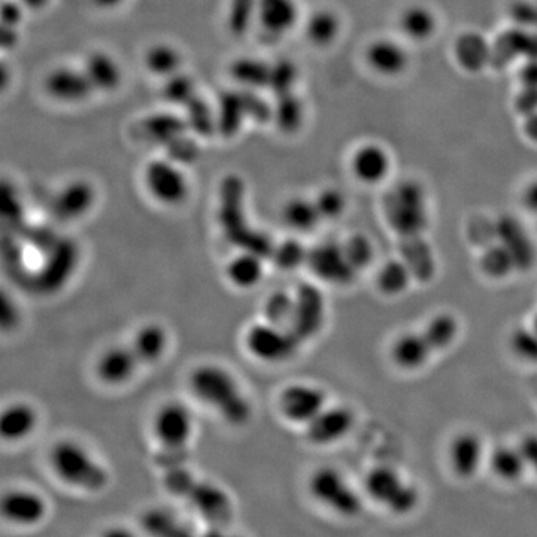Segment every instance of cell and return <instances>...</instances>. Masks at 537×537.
Wrapping results in <instances>:
<instances>
[{"label":"cell","mask_w":537,"mask_h":537,"mask_svg":"<svg viewBox=\"0 0 537 537\" xmlns=\"http://www.w3.org/2000/svg\"><path fill=\"white\" fill-rule=\"evenodd\" d=\"M191 393L224 423L244 427L253 418V405L238 378L220 364L197 366L188 379Z\"/></svg>","instance_id":"6da1fadb"},{"label":"cell","mask_w":537,"mask_h":537,"mask_svg":"<svg viewBox=\"0 0 537 537\" xmlns=\"http://www.w3.org/2000/svg\"><path fill=\"white\" fill-rule=\"evenodd\" d=\"M385 223L399 239L426 235L430 227V202L423 182L414 178L397 181L382 199Z\"/></svg>","instance_id":"7a4b0ae2"},{"label":"cell","mask_w":537,"mask_h":537,"mask_svg":"<svg viewBox=\"0 0 537 537\" xmlns=\"http://www.w3.org/2000/svg\"><path fill=\"white\" fill-rule=\"evenodd\" d=\"M50 466L60 481L86 493H99L109 484L106 467L80 442L63 439L50 451Z\"/></svg>","instance_id":"3957f363"},{"label":"cell","mask_w":537,"mask_h":537,"mask_svg":"<svg viewBox=\"0 0 537 537\" xmlns=\"http://www.w3.org/2000/svg\"><path fill=\"white\" fill-rule=\"evenodd\" d=\"M364 496L390 514L406 517L421 503V490L393 466H376L364 476Z\"/></svg>","instance_id":"277c9868"},{"label":"cell","mask_w":537,"mask_h":537,"mask_svg":"<svg viewBox=\"0 0 537 537\" xmlns=\"http://www.w3.org/2000/svg\"><path fill=\"white\" fill-rule=\"evenodd\" d=\"M308 491L315 502L338 517L351 520L363 512V494L336 467L323 466L314 470L308 479Z\"/></svg>","instance_id":"5b68a950"},{"label":"cell","mask_w":537,"mask_h":537,"mask_svg":"<svg viewBox=\"0 0 537 537\" xmlns=\"http://www.w3.org/2000/svg\"><path fill=\"white\" fill-rule=\"evenodd\" d=\"M244 344L245 350L254 360L281 364L296 357L303 342L288 327L273 326L263 320L248 327Z\"/></svg>","instance_id":"8992f818"},{"label":"cell","mask_w":537,"mask_h":537,"mask_svg":"<svg viewBox=\"0 0 537 537\" xmlns=\"http://www.w3.org/2000/svg\"><path fill=\"white\" fill-rule=\"evenodd\" d=\"M218 133L233 138L247 120H272V106L260 99L254 91H227L221 94L217 106Z\"/></svg>","instance_id":"52a82bcc"},{"label":"cell","mask_w":537,"mask_h":537,"mask_svg":"<svg viewBox=\"0 0 537 537\" xmlns=\"http://www.w3.org/2000/svg\"><path fill=\"white\" fill-rule=\"evenodd\" d=\"M144 185L154 202L168 208L182 205L190 196V179L182 166L169 157L147 163Z\"/></svg>","instance_id":"ba28073f"},{"label":"cell","mask_w":537,"mask_h":537,"mask_svg":"<svg viewBox=\"0 0 537 537\" xmlns=\"http://www.w3.org/2000/svg\"><path fill=\"white\" fill-rule=\"evenodd\" d=\"M153 435L163 451L184 454L194 435L193 412L184 403H165L154 415Z\"/></svg>","instance_id":"9c48e42d"},{"label":"cell","mask_w":537,"mask_h":537,"mask_svg":"<svg viewBox=\"0 0 537 537\" xmlns=\"http://www.w3.org/2000/svg\"><path fill=\"white\" fill-rule=\"evenodd\" d=\"M327 405L329 396L326 390L311 382H294L278 396L279 414L294 426H308Z\"/></svg>","instance_id":"30bf717a"},{"label":"cell","mask_w":537,"mask_h":537,"mask_svg":"<svg viewBox=\"0 0 537 537\" xmlns=\"http://www.w3.org/2000/svg\"><path fill=\"white\" fill-rule=\"evenodd\" d=\"M327 320V300L321 288L302 284L294 291V312L290 329L300 341L317 338L323 332Z\"/></svg>","instance_id":"8fae6325"},{"label":"cell","mask_w":537,"mask_h":537,"mask_svg":"<svg viewBox=\"0 0 537 537\" xmlns=\"http://www.w3.org/2000/svg\"><path fill=\"white\" fill-rule=\"evenodd\" d=\"M356 412L347 405H327L305 429L306 441L315 447H330L347 438L356 426Z\"/></svg>","instance_id":"7c38bea8"},{"label":"cell","mask_w":537,"mask_h":537,"mask_svg":"<svg viewBox=\"0 0 537 537\" xmlns=\"http://www.w3.org/2000/svg\"><path fill=\"white\" fill-rule=\"evenodd\" d=\"M496 241L500 242L514 259L517 272H530L537 263V245L529 229L520 218L502 214L494 218Z\"/></svg>","instance_id":"4fadbf2b"},{"label":"cell","mask_w":537,"mask_h":537,"mask_svg":"<svg viewBox=\"0 0 537 537\" xmlns=\"http://www.w3.org/2000/svg\"><path fill=\"white\" fill-rule=\"evenodd\" d=\"M311 272L327 284L345 285L356 281L358 272L348 262L342 242H323L309 248L308 263Z\"/></svg>","instance_id":"5bb4252c"},{"label":"cell","mask_w":537,"mask_h":537,"mask_svg":"<svg viewBox=\"0 0 537 537\" xmlns=\"http://www.w3.org/2000/svg\"><path fill=\"white\" fill-rule=\"evenodd\" d=\"M45 93L62 105H80L96 93L83 68L59 66L48 72L44 81Z\"/></svg>","instance_id":"9a60e30c"},{"label":"cell","mask_w":537,"mask_h":537,"mask_svg":"<svg viewBox=\"0 0 537 537\" xmlns=\"http://www.w3.org/2000/svg\"><path fill=\"white\" fill-rule=\"evenodd\" d=\"M97 191L90 181L83 178L72 179L66 182L54 194L51 209L57 220L71 223L87 217L96 205Z\"/></svg>","instance_id":"2e32d148"},{"label":"cell","mask_w":537,"mask_h":537,"mask_svg":"<svg viewBox=\"0 0 537 537\" xmlns=\"http://www.w3.org/2000/svg\"><path fill=\"white\" fill-rule=\"evenodd\" d=\"M449 469L457 478L472 479L487 461L484 439L475 432H460L447 449Z\"/></svg>","instance_id":"e0dca14e"},{"label":"cell","mask_w":537,"mask_h":537,"mask_svg":"<svg viewBox=\"0 0 537 537\" xmlns=\"http://www.w3.org/2000/svg\"><path fill=\"white\" fill-rule=\"evenodd\" d=\"M47 512V500L38 491L29 488H14L2 499L3 518L14 526H36L44 521Z\"/></svg>","instance_id":"ac0fdd59"},{"label":"cell","mask_w":537,"mask_h":537,"mask_svg":"<svg viewBox=\"0 0 537 537\" xmlns=\"http://www.w3.org/2000/svg\"><path fill=\"white\" fill-rule=\"evenodd\" d=\"M141 367L135 351L129 345L106 348L96 361V376L108 387H121L135 378Z\"/></svg>","instance_id":"d6986e66"},{"label":"cell","mask_w":537,"mask_h":537,"mask_svg":"<svg viewBox=\"0 0 537 537\" xmlns=\"http://www.w3.org/2000/svg\"><path fill=\"white\" fill-rule=\"evenodd\" d=\"M393 166L387 148L376 142H366L356 148L350 160L354 178L364 185H378L388 178Z\"/></svg>","instance_id":"ffe728a7"},{"label":"cell","mask_w":537,"mask_h":537,"mask_svg":"<svg viewBox=\"0 0 537 537\" xmlns=\"http://www.w3.org/2000/svg\"><path fill=\"white\" fill-rule=\"evenodd\" d=\"M435 351L427 342L423 332L408 330L400 333L390 345V358L402 372H418L430 363Z\"/></svg>","instance_id":"44dd1931"},{"label":"cell","mask_w":537,"mask_h":537,"mask_svg":"<svg viewBox=\"0 0 537 537\" xmlns=\"http://www.w3.org/2000/svg\"><path fill=\"white\" fill-rule=\"evenodd\" d=\"M399 257L421 284L432 282L438 275V254L426 235L399 239Z\"/></svg>","instance_id":"7402d4cb"},{"label":"cell","mask_w":537,"mask_h":537,"mask_svg":"<svg viewBox=\"0 0 537 537\" xmlns=\"http://www.w3.org/2000/svg\"><path fill=\"white\" fill-rule=\"evenodd\" d=\"M297 0H257V26L276 39L290 33L299 23Z\"/></svg>","instance_id":"603a6c76"},{"label":"cell","mask_w":537,"mask_h":537,"mask_svg":"<svg viewBox=\"0 0 537 537\" xmlns=\"http://www.w3.org/2000/svg\"><path fill=\"white\" fill-rule=\"evenodd\" d=\"M367 66L375 74L385 78H396L405 74L409 66V54L402 44L393 39H375L364 53Z\"/></svg>","instance_id":"cb8c5ba5"},{"label":"cell","mask_w":537,"mask_h":537,"mask_svg":"<svg viewBox=\"0 0 537 537\" xmlns=\"http://www.w3.org/2000/svg\"><path fill=\"white\" fill-rule=\"evenodd\" d=\"M83 69L96 93H114L123 83V69L120 62L106 51H91Z\"/></svg>","instance_id":"d4e9b609"},{"label":"cell","mask_w":537,"mask_h":537,"mask_svg":"<svg viewBox=\"0 0 537 537\" xmlns=\"http://www.w3.org/2000/svg\"><path fill=\"white\" fill-rule=\"evenodd\" d=\"M169 332L163 324L147 323L136 330L130 347L135 351L141 366H153L166 356L169 350Z\"/></svg>","instance_id":"484cf974"},{"label":"cell","mask_w":537,"mask_h":537,"mask_svg":"<svg viewBox=\"0 0 537 537\" xmlns=\"http://www.w3.org/2000/svg\"><path fill=\"white\" fill-rule=\"evenodd\" d=\"M224 275L238 290H253L265 278V257L254 251L242 250L227 262Z\"/></svg>","instance_id":"4316f807"},{"label":"cell","mask_w":537,"mask_h":537,"mask_svg":"<svg viewBox=\"0 0 537 537\" xmlns=\"http://www.w3.org/2000/svg\"><path fill=\"white\" fill-rule=\"evenodd\" d=\"M38 412L30 403L14 402L3 409L0 433L8 442H20L33 435L38 427Z\"/></svg>","instance_id":"83f0119b"},{"label":"cell","mask_w":537,"mask_h":537,"mask_svg":"<svg viewBox=\"0 0 537 537\" xmlns=\"http://www.w3.org/2000/svg\"><path fill=\"white\" fill-rule=\"evenodd\" d=\"M438 17L426 5L414 3L406 6L399 17L400 32L412 42H426L435 36L438 30Z\"/></svg>","instance_id":"f1b7e54d"},{"label":"cell","mask_w":537,"mask_h":537,"mask_svg":"<svg viewBox=\"0 0 537 537\" xmlns=\"http://www.w3.org/2000/svg\"><path fill=\"white\" fill-rule=\"evenodd\" d=\"M421 332L435 354L445 353L457 344L461 335V323L452 312H436L426 321Z\"/></svg>","instance_id":"f546056e"},{"label":"cell","mask_w":537,"mask_h":537,"mask_svg":"<svg viewBox=\"0 0 537 537\" xmlns=\"http://www.w3.org/2000/svg\"><path fill=\"white\" fill-rule=\"evenodd\" d=\"M281 217L288 229L300 235L314 232L323 223L315 200L305 196L290 197L282 206Z\"/></svg>","instance_id":"4dcf8cb0"},{"label":"cell","mask_w":537,"mask_h":537,"mask_svg":"<svg viewBox=\"0 0 537 537\" xmlns=\"http://www.w3.org/2000/svg\"><path fill=\"white\" fill-rule=\"evenodd\" d=\"M487 463L494 476L500 481L508 482V484L521 481L529 470L520 445L518 447L499 445L488 454Z\"/></svg>","instance_id":"1f68e13d"},{"label":"cell","mask_w":537,"mask_h":537,"mask_svg":"<svg viewBox=\"0 0 537 537\" xmlns=\"http://www.w3.org/2000/svg\"><path fill=\"white\" fill-rule=\"evenodd\" d=\"M412 282H415V279L411 269L400 257L385 260L375 276L376 290L388 299H396L408 293Z\"/></svg>","instance_id":"d6a6232c"},{"label":"cell","mask_w":537,"mask_h":537,"mask_svg":"<svg viewBox=\"0 0 537 537\" xmlns=\"http://www.w3.org/2000/svg\"><path fill=\"white\" fill-rule=\"evenodd\" d=\"M342 21L338 12L329 8L315 9L305 21L306 39L314 47L327 48L341 35Z\"/></svg>","instance_id":"836d02e7"},{"label":"cell","mask_w":537,"mask_h":537,"mask_svg":"<svg viewBox=\"0 0 537 537\" xmlns=\"http://www.w3.org/2000/svg\"><path fill=\"white\" fill-rule=\"evenodd\" d=\"M141 130L148 141L169 147L172 142L184 136L188 127L185 118L178 117L172 112H157L142 121Z\"/></svg>","instance_id":"e575fe53"},{"label":"cell","mask_w":537,"mask_h":537,"mask_svg":"<svg viewBox=\"0 0 537 537\" xmlns=\"http://www.w3.org/2000/svg\"><path fill=\"white\" fill-rule=\"evenodd\" d=\"M229 71L233 81L244 90L268 89L270 63L259 57H239Z\"/></svg>","instance_id":"d590c367"},{"label":"cell","mask_w":537,"mask_h":537,"mask_svg":"<svg viewBox=\"0 0 537 537\" xmlns=\"http://www.w3.org/2000/svg\"><path fill=\"white\" fill-rule=\"evenodd\" d=\"M272 108V120L282 133L293 135L299 132L305 124V103L302 97L297 96L296 91L276 96V102Z\"/></svg>","instance_id":"8d00e7d4"},{"label":"cell","mask_w":537,"mask_h":537,"mask_svg":"<svg viewBox=\"0 0 537 537\" xmlns=\"http://www.w3.org/2000/svg\"><path fill=\"white\" fill-rule=\"evenodd\" d=\"M478 266L484 276L496 282L506 281L517 273L511 253L497 241L479 250Z\"/></svg>","instance_id":"74e56055"},{"label":"cell","mask_w":537,"mask_h":537,"mask_svg":"<svg viewBox=\"0 0 537 537\" xmlns=\"http://www.w3.org/2000/svg\"><path fill=\"white\" fill-rule=\"evenodd\" d=\"M144 65L150 74L168 80L182 71L181 51L168 42H156L145 51Z\"/></svg>","instance_id":"f35d334b"},{"label":"cell","mask_w":537,"mask_h":537,"mask_svg":"<svg viewBox=\"0 0 537 537\" xmlns=\"http://www.w3.org/2000/svg\"><path fill=\"white\" fill-rule=\"evenodd\" d=\"M457 62L467 71H479L491 60L488 42L476 33H464L455 42Z\"/></svg>","instance_id":"ab89813d"},{"label":"cell","mask_w":537,"mask_h":537,"mask_svg":"<svg viewBox=\"0 0 537 537\" xmlns=\"http://www.w3.org/2000/svg\"><path fill=\"white\" fill-rule=\"evenodd\" d=\"M188 130L199 138H209L218 133L217 108L197 94L184 106Z\"/></svg>","instance_id":"60d3db41"},{"label":"cell","mask_w":537,"mask_h":537,"mask_svg":"<svg viewBox=\"0 0 537 537\" xmlns=\"http://www.w3.org/2000/svg\"><path fill=\"white\" fill-rule=\"evenodd\" d=\"M188 497L194 500L202 514L211 515L215 520L230 514V500L221 488L208 482H196Z\"/></svg>","instance_id":"b9f144b4"},{"label":"cell","mask_w":537,"mask_h":537,"mask_svg":"<svg viewBox=\"0 0 537 537\" xmlns=\"http://www.w3.org/2000/svg\"><path fill=\"white\" fill-rule=\"evenodd\" d=\"M294 312V293L285 290L272 291L263 303V320L273 326L288 327Z\"/></svg>","instance_id":"7bdbcfd3"},{"label":"cell","mask_w":537,"mask_h":537,"mask_svg":"<svg viewBox=\"0 0 537 537\" xmlns=\"http://www.w3.org/2000/svg\"><path fill=\"white\" fill-rule=\"evenodd\" d=\"M226 23L232 35H247L257 24V0H229Z\"/></svg>","instance_id":"ee69618b"},{"label":"cell","mask_w":537,"mask_h":537,"mask_svg":"<svg viewBox=\"0 0 537 537\" xmlns=\"http://www.w3.org/2000/svg\"><path fill=\"white\" fill-rule=\"evenodd\" d=\"M345 256L358 273L369 268L375 262L376 248L372 238L364 233H354L342 242Z\"/></svg>","instance_id":"f6af8a7d"},{"label":"cell","mask_w":537,"mask_h":537,"mask_svg":"<svg viewBox=\"0 0 537 537\" xmlns=\"http://www.w3.org/2000/svg\"><path fill=\"white\" fill-rule=\"evenodd\" d=\"M299 68L290 59H278L270 63L268 89L276 96L293 93L299 83Z\"/></svg>","instance_id":"bcb514c9"},{"label":"cell","mask_w":537,"mask_h":537,"mask_svg":"<svg viewBox=\"0 0 537 537\" xmlns=\"http://www.w3.org/2000/svg\"><path fill=\"white\" fill-rule=\"evenodd\" d=\"M323 221H336L344 217L348 208L347 194L336 187H326L314 197Z\"/></svg>","instance_id":"7dc6e473"},{"label":"cell","mask_w":537,"mask_h":537,"mask_svg":"<svg viewBox=\"0 0 537 537\" xmlns=\"http://www.w3.org/2000/svg\"><path fill=\"white\" fill-rule=\"evenodd\" d=\"M309 250L299 239H287L273 247L272 259L284 270H294L308 263Z\"/></svg>","instance_id":"c3c4849f"},{"label":"cell","mask_w":537,"mask_h":537,"mask_svg":"<svg viewBox=\"0 0 537 537\" xmlns=\"http://www.w3.org/2000/svg\"><path fill=\"white\" fill-rule=\"evenodd\" d=\"M163 96L172 105H178L184 108L185 105H188L197 96L196 81L190 75L185 74V72H178L174 77L165 80Z\"/></svg>","instance_id":"681fc988"},{"label":"cell","mask_w":537,"mask_h":537,"mask_svg":"<svg viewBox=\"0 0 537 537\" xmlns=\"http://www.w3.org/2000/svg\"><path fill=\"white\" fill-rule=\"evenodd\" d=\"M509 348L518 360L537 364V333L530 326H520L509 335Z\"/></svg>","instance_id":"f907efd6"},{"label":"cell","mask_w":537,"mask_h":537,"mask_svg":"<svg viewBox=\"0 0 537 537\" xmlns=\"http://www.w3.org/2000/svg\"><path fill=\"white\" fill-rule=\"evenodd\" d=\"M467 238L470 242L478 245L479 250L496 241V224L494 218L478 217L476 223H470L467 227Z\"/></svg>","instance_id":"816d5d0a"},{"label":"cell","mask_w":537,"mask_h":537,"mask_svg":"<svg viewBox=\"0 0 537 537\" xmlns=\"http://www.w3.org/2000/svg\"><path fill=\"white\" fill-rule=\"evenodd\" d=\"M23 9L20 0H5L2 6V26L18 29L24 18Z\"/></svg>","instance_id":"f5cc1de1"},{"label":"cell","mask_w":537,"mask_h":537,"mask_svg":"<svg viewBox=\"0 0 537 537\" xmlns=\"http://www.w3.org/2000/svg\"><path fill=\"white\" fill-rule=\"evenodd\" d=\"M518 111L524 115L533 114L537 111V89L536 87H524L523 93L517 99Z\"/></svg>","instance_id":"db71d44e"},{"label":"cell","mask_w":537,"mask_h":537,"mask_svg":"<svg viewBox=\"0 0 537 537\" xmlns=\"http://www.w3.org/2000/svg\"><path fill=\"white\" fill-rule=\"evenodd\" d=\"M521 451L526 457L529 470L537 473V435L524 436L520 444Z\"/></svg>","instance_id":"11a10c76"},{"label":"cell","mask_w":537,"mask_h":537,"mask_svg":"<svg viewBox=\"0 0 537 537\" xmlns=\"http://www.w3.org/2000/svg\"><path fill=\"white\" fill-rule=\"evenodd\" d=\"M521 202L527 211L537 215V178L526 185L523 194H521Z\"/></svg>","instance_id":"9f6ffc18"},{"label":"cell","mask_w":537,"mask_h":537,"mask_svg":"<svg viewBox=\"0 0 537 537\" xmlns=\"http://www.w3.org/2000/svg\"><path fill=\"white\" fill-rule=\"evenodd\" d=\"M523 87H536L537 89V59L527 60L524 68L520 72Z\"/></svg>","instance_id":"6f0895ef"},{"label":"cell","mask_w":537,"mask_h":537,"mask_svg":"<svg viewBox=\"0 0 537 537\" xmlns=\"http://www.w3.org/2000/svg\"><path fill=\"white\" fill-rule=\"evenodd\" d=\"M524 135L530 141L537 144V111L533 112V114L526 115V120H524Z\"/></svg>","instance_id":"680465c9"},{"label":"cell","mask_w":537,"mask_h":537,"mask_svg":"<svg viewBox=\"0 0 537 537\" xmlns=\"http://www.w3.org/2000/svg\"><path fill=\"white\" fill-rule=\"evenodd\" d=\"M102 537H136L132 530L126 529V527H111V529L105 530Z\"/></svg>","instance_id":"91938a15"},{"label":"cell","mask_w":537,"mask_h":537,"mask_svg":"<svg viewBox=\"0 0 537 537\" xmlns=\"http://www.w3.org/2000/svg\"><path fill=\"white\" fill-rule=\"evenodd\" d=\"M20 2L23 3L24 8L41 11V9H45L50 5L51 0H20Z\"/></svg>","instance_id":"94428289"},{"label":"cell","mask_w":537,"mask_h":537,"mask_svg":"<svg viewBox=\"0 0 537 537\" xmlns=\"http://www.w3.org/2000/svg\"><path fill=\"white\" fill-rule=\"evenodd\" d=\"M99 5L105 6V8H112V6L118 5L121 0H96Z\"/></svg>","instance_id":"6125c7cd"},{"label":"cell","mask_w":537,"mask_h":537,"mask_svg":"<svg viewBox=\"0 0 537 537\" xmlns=\"http://www.w3.org/2000/svg\"><path fill=\"white\" fill-rule=\"evenodd\" d=\"M205 537H238V536L227 535V533L221 532V530H212V532L206 533Z\"/></svg>","instance_id":"be15d7a7"},{"label":"cell","mask_w":537,"mask_h":537,"mask_svg":"<svg viewBox=\"0 0 537 537\" xmlns=\"http://www.w3.org/2000/svg\"><path fill=\"white\" fill-rule=\"evenodd\" d=\"M530 327L537 333V311L535 312V315H533L532 321H530Z\"/></svg>","instance_id":"e7e4bbea"},{"label":"cell","mask_w":537,"mask_h":537,"mask_svg":"<svg viewBox=\"0 0 537 537\" xmlns=\"http://www.w3.org/2000/svg\"><path fill=\"white\" fill-rule=\"evenodd\" d=\"M535 2L537 3V0H535Z\"/></svg>","instance_id":"03108f58"}]
</instances>
